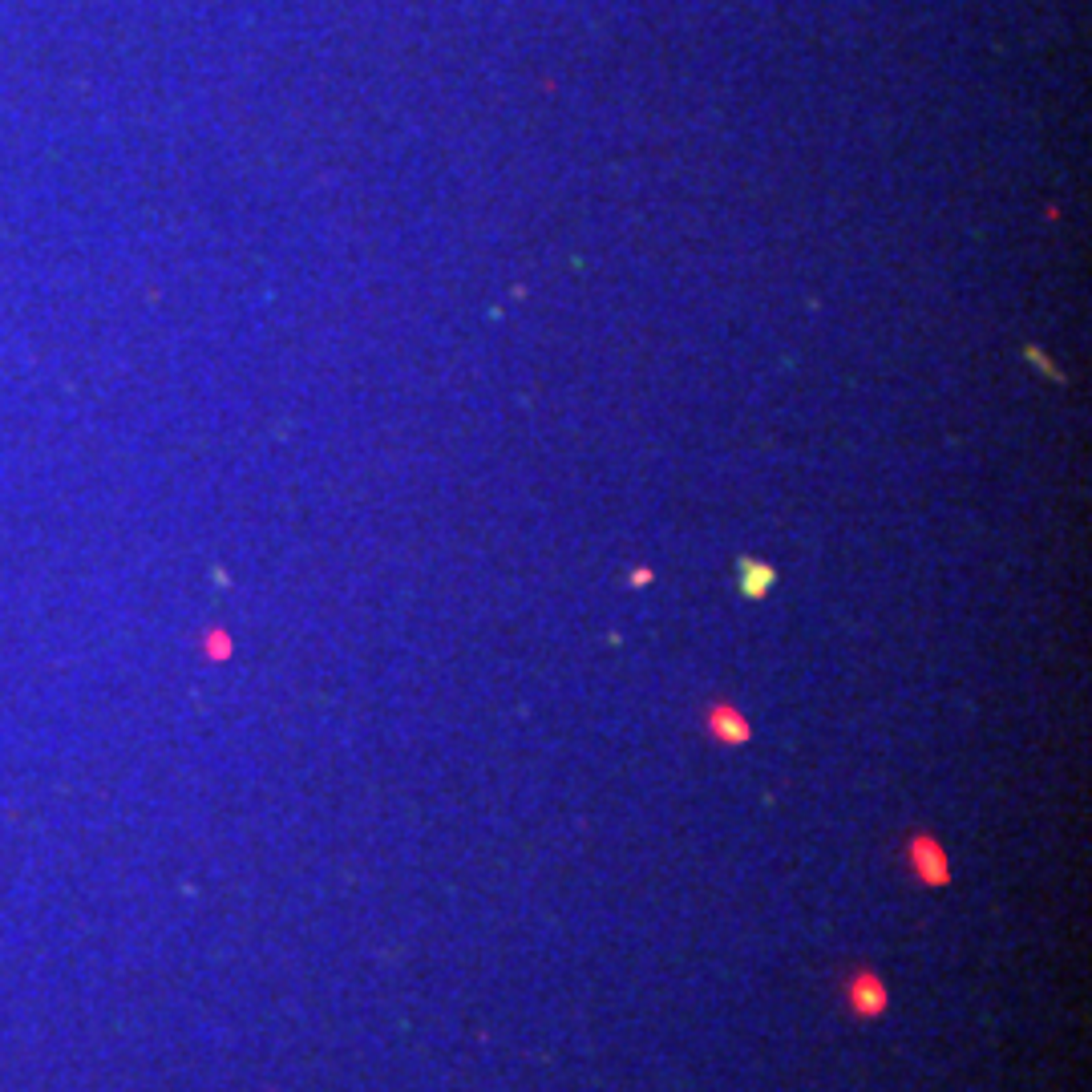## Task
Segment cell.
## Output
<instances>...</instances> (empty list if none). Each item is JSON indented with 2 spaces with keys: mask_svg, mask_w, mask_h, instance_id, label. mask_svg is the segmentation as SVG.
Listing matches in <instances>:
<instances>
[{
  "mask_svg": "<svg viewBox=\"0 0 1092 1092\" xmlns=\"http://www.w3.org/2000/svg\"><path fill=\"white\" fill-rule=\"evenodd\" d=\"M850 1008L857 1011V1016H882L886 1011V988H882V979L879 975H870V971H862L857 979L850 983Z\"/></svg>",
  "mask_w": 1092,
  "mask_h": 1092,
  "instance_id": "cell-2",
  "label": "cell"
},
{
  "mask_svg": "<svg viewBox=\"0 0 1092 1092\" xmlns=\"http://www.w3.org/2000/svg\"><path fill=\"white\" fill-rule=\"evenodd\" d=\"M911 862H914V874H919V879H923L926 886H943V882L951 879L947 854H943L926 834H919V837L911 842Z\"/></svg>",
  "mask_w": 1092,
  "mask_h": 1092,
  "instance_id": "cell-1",
  "label": "cell"
},
{
  "mask_svg": "<svg viewBox=\"0 0 1092 1092\" xmlns=\"http://www.w3.org/2000/svg\"><path fill=\"white\" fill-rule=\"evenodd\" d=\"M713 728H716V737H725V740H745V737H748L745 720H737L733 713H728V708H716Z\"/></svg>",
  "mask_w": 1092,
  "mask_h": 1092,
  "instance_id": "cell-3",
  "label": "cell"
}]
</instances>
